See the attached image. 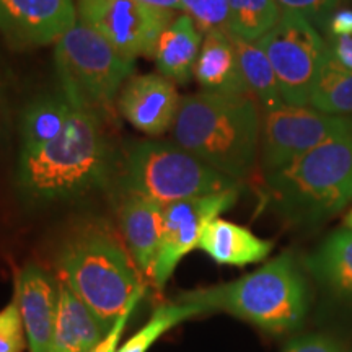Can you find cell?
Masks as SVG:
<instances>
[{"mask_svg":"<svg viewBox=\"0 0 352 352\" xmlns=\"http://www.w3.org/2000/svg\"><path fill=\"white\" fill-rule=\"evenodd\" d=\"M109 164L100 114L74 108L57 138L33 151H20L16 186L33 204L69 201L107 182Z\"/></svg>","mask_w":352,"mask_h":352,"instance_id":"6da1fadb","label":"cell"},{"mask_svg":"<svg viewBox=\"0 0 352 352\" xmlns=\"http://www.w3.org/2000/svg\"><path fill=\"white\" fill-rule=\"evenodd\" d=\"M261 124L252 96L202 90L183 96L171 131L179 147L241 183L256 162Z\"/></svg>","mask_w":352,"mask_h":352,"instance_id":"7a4b0ae2","label":"cell"},{"mask_svg":"<svg viewBox=\"0 0 352 352\" xmlns=\"http://www.w3.org/2000/svg\"><path fill=\"white\" fill-rule=\"evenodd\" d=\"M57 279L72 290L108 329L144 289L140 270L124 240L103 220L74 228L56 256Z\"/></svg>","mask_w":352,"mask_h":352,"instance_id":"3957f363","label":"cell"},{"mask_svg":"<svg viewBox=\"0 0 352 352\" xmlns=\"http://www.w3.org/2000/svg\"><path fill=\"white\" fill-rule=\"evenodd\" d=\"M175 302L196 303L204 314L226 311L283 334L300 328L310 307V292L297 259L292 253H283L240 279L183 292Z\"/></svg>","mask_w":352,"mask_h":352,"instance_id":"277c9868","label":"cell"},{"mask_svg":"<svg viewBox=\"0 0 352 352\" xmlns=\"http://www.w3.org/2000/svg\"><path fill=\"white\" fill-rule=\"evenodd\" d=\"M272 206L296 223H315L352 201V129L266 173Z\"/></svg>","mask_w":352,"mask_h":352,"instance_id":"5b68a950","label":"cell"},{"mask_svg":"<svg viewBox=\"0 0 352 352\" xmlns=\"http://www.w3.org/2000/svg\"><path fill=\"white\" fill-rule=\"evenodd\" d=\"M54 44L60 91L70 104L96 114L111 107L134 70V59L82 21H77Z\"/></svg>","mask_w":352,"mask_h":352,"instance_id":"8992f818","label":"cell"},{"mask_svg":"<svg viewBox=\"0 0 352 352\" xmlns=\"http://www.w3.org/2000/svg\"><path fill=\"white\" fill-rule=\"evenodd\" d=\"M122 186L126 192H135L166 206L240 188V183L204 164L178 144L142 140L127 153Z\"/></svg>","mask_w":352,"mask_h":352,"instance_id":"52a82bcc","label":"cell"},{"mask_svg":"<svg viewBox=\"0 0 352 352\" xmlns=\"http://www.w3.org/2000/svg\"><path fill=\"white\" fill-rule=\"evenodd\" d=\"M274 69L280 95L287 104L305 107L328 54L316 26L296 12H283L274 28L256 41Z\"/></svg>","mask_w":352,"mask_h":352,"instance_id":"ba28073f","label":"cell"},{"mask_svg":"<svg viewBox=\"0 0 352 352\" xmlns=\"http://www.w3.org/2000/svg\"><path fill=\"white\" fill-rule=\"evenodd\" d=\"M351 129V118L331 116L308 104L284 103L267 109L261 124L264 171L271 173Z\"/></svg>","mask_w":352,"mask_h":352,"instance_id":"9c48e42d","label":"cell"},{"mask_svg":"<svg viewBox=\"0 0 352 352\" xmlns=\"http://www.w3.org/2000/svg\"><path fill=\"white\" fill-rule=\"evenodd\" d=\"M77 19L135 59L152 56L158 36L175 19V12L158 10L140 0H76Z\"/></svg>","mask_w":352,"mask_h":352,"instance_id":"30bf717a","label":"cell"},{"mask_svg":"<svg viewBox=\"0 0 352 352\" xmlns=\"http://www.w3.org/2000/svg\"><path fill=\"white\" fill-rule=\"evenodd\" d=\"M239 195L240 188H233L164 206V233L151 271L157 287H164L168 283L178 263L197 248L206 227L220 214L233 208Z\"/></svg>","mask_w":352,"mask_h":352,"instance_id":"8fae6325","label":"cell"},{"mask_svg":"<svg viewBox=\"0 0 352 352\" xmlns=\"http://www.w3.org/2000/svg\"><path fill=\"white\" fill-rule=\"evenodd\" d=\"M77 21L74 0H0V33L20 47L56 43Z\"/></svg>","mask_w":352,"mask_h":352,"instance_id":"7c38bea8","label":"cell"},{"mask_svg":"<svg viewBox=\"0 0 352 352\" xmlns=\"http://www.w3.org/2000/svg\"><path fill=\"white\" fill-rule=\"evenodd\" d=\"M182 96L176 83L162 74L131 76L122 85L118 109L127 122L151 138L173 129Z\"/></svg>","mask_w":352,"mask_h":352,"instance_id":"4fadbf2b","label":"cell"},{"mask_svg":"<svg viewBox=\"0 0 352 352\" xmlns=\"http://www.w3.org/2000/svg\"><path fill=\"white\" fill-rule=\"evenodd\" d=\"M15 298L30 352H50L56 323L57 284L36 264H28L16 274Z\"/></svg>","mask_w":352,"mask_h":352,"instance_id":"5bb4252c","label":"cell"},{"mask_svg":"<svg viewBox=\"0 0 352 352\" xmlns=\"http://www.w3.org/2000/svg\"><path fill=\"white\" fill-rule=\"evenodd\" d=\"M122 240L142 274L151 276L164 233V204L126 192L118 210Z\"/></svg>","mask_w":352,"mask_h":352,"instance_id":"9a60e30c","label":"cell"},{"mask_svg":"<svg viewBox=\"0 0 352 352\" xmlns=\"http://www.w3.org/2000/svg\"><path fill=\"white\" fill-rule=\"evenodd\" d=\"M57 310L50 352H88L109 329L76 294L57 279Z\"/></svg>","mask_w":352,"mask_h":352,"instance_id":"2e32d148","label":"cell"},{"mask_svg":"<svg viewBox=\"0 0 352 352\" xmlns=\"http://www.w3.org/2000/svg\"><path fill=\"white\" fill-rule=\"evenodd\" d=\"M274 243L263 240L252 230L226 219H214L206 227L197 248L208 253L217 264L243 267L263 261Z\"/></svg>","mask_w":352,"mask_h":352,"instance_id":"e0dca14e","label":"cell"},{"mask_svg":"<svg viewBox=\"0 0 352 352\" xmlns=\"http://www.w3.org/2000/svg\"><path fill=\"white\" fill-rule=\"evenodd\" d=\"M202 34L188 15L175 16L158 36L153 47V59L158 72L173 83H188L192 77Z\"/></svg>","mask_w":352,"mask_h":352,"instance_id":"ac0fdd59","label":"cell"},{"mask_svg":"<svg viewBox=\"0 0 352 352\" xmlns=\"http://www.w3.org/2000/svg\"><path fill=\"white\" fill-rule=\"evenodd\" d=\"M192 77L206 91L248 95L241 80L232 36L227 32H210L204 34L192 69Z\"/></svg>","mask_w":352,"mask_h":352,"instance_id":"d6986e66","label":"cell"},{"mask_svg":"<svg viewBox=\"0 0 352 352\" xmlns=\"http://www.w3.org/2000/svg\"><path fill=\"white\" fill-rule=\"evenodd\" d=\"M303 264L334 296L352 298V228L333 232Z\"/></svg>","mask_w":352,"mask_h":352,"instance_id":"ffe728a7","label":"cell"},{"mask_svg":"<svg viewBox=\"0 0 352 352\" xmlns=\"http://www.w3.org/2000/svg\"><path fill=\"white\" fill-rule=\"evenodd\" d=\"M74 107L63 91L34 98L23 109L20 122V151H33L60 134Z\"/></svg>","mask_w":352,"mask_h":352,"instance_id":"44dd1931","label":"cell"},{"mask_svg":"<svg viewBox=\"0 0 352 352\" xmlns=\"http://www.w3.org/2000/svg\"><path fill=\"white\" fill-rule=\"evenodd\" d=\"M230 36L236 52L241 80L245 83L248 95L253 96L258 104H261L264 111L284 104L285 101L280 95L274 69L263 47L256 41H248L233 34Z\"/></svg>","mask_w":352,"mask_h":352,"instance_id":"7402d4cb","label":"cell"},{"mask_svg":"<svg viewBox=\"0 0 352 352\" xmlns=\"http://www.w3.org/2000/svg\"><path fill=\"white\" fill-rule=\"evenodd\" d=\"M308 107L331 116H352V70L341 67L329 52L311 88Z\"/></svg>","mask_w":352,"mask_h":352,"instance_id":"603a6c76","label":"cell"},{"mask_svg":"<svg viewBox=\"0 0 352 352\" xmlns=\"http://www.w3.org/2000/svg\"><path fill=\"white\" fill-rule=\"evenodd\" d=\"M283 12L276 0H228V33L258 41L274 28Z\"/></svg>","mask_w":352,"mask_h":352,"instance_id":"cb8c5ba5","label":"cell"},{"mask_svg":"<svg viewBox=\"0 0 352 352\" xmlns=\"http://www.w3.org/2000/svg\"><path fill=\"white\" fill-rule=\"evenodd\" d=\"M204 314L202 308L196 303H184V302H173L166 305L158 307L151 320L139 329L134 336H131L124 344H122L118 352H147L152 344H155L158 338L176 324L183 323L191 316Z\"/></svg>","mask_w":352,"mask_h":352,"instance_id":"d4e9b609","label":"cell"},{"mask_svg":"<svg viewBox=\"0 0 352 352\" xmlns=\"http://www.w3.org/2000/svg\"><path fill=\"white\" fill-rule=\"evenodd\" d=\"M182 12L195 21L202 34L228 33V0H182Z\"/></svg>","mask_w":352,"mask_h":352,"instance_id":"484cf974","label":"cell"},{"mask_svg":"<svg viewBox=\"0 0 352 352\" xmlns=\"http://www.w3.org/2000/svg\"><path fill=\"white\" fill-rule=\"evenodd\" d=\"M26 333L15 296L0 310V352H23Z\"/></svg>","mask_w":352,"mask_h":352,"instance_id":"4316f807","label":"cell"},{"mask_svg":"<svg viewBox=\"0 0 352 352\" xmlns=\"http://www.w3.org/2000/svg\"><path fill=\"white\" fill-rule=\"evenodd\" d=\"M284 12H296L307 16L314 25L329 20L341 0H276Z\"/></svg>","mask_w":352,"mask_h":352,"instance_id":"83f0119b","label":"cell"},{"mask_svg":"<svg viewBox=\"0 0 352 352\" xmlns=\"http://www.w3.org/2000/svg\"><path fill=\"white\" fill-rule=\"evenodd\" d=\"M284 352H347L340 341L327 334H305L285 342Z\"/></svg>","mask_w":352,"mask_h":352,"instance_id":"f1b7e54d","label":"cell"},{"mask_svg":"<svg viewBox=\"0 0 352 352\" xmlns=\"http://www.w3.org/2000/svg\"><path fill=\"white\" fill-rule=\"evenodd\" d=\"M144 294H145V287L140 289L139 292L131 298L129 305H127V308L124 310V314H122L120 318L116 320V323L113 324V328L109 329L107 336L103 338V341H100L98 344L94 347V349H90L88 352H118V349H120L121 334H122V331H124L127 320H129L131 314H132V311H134V308L139 303L140 298L144 297Z\"/></svg>","mask_w":352,"mask_h":352,"instance_id":"f546056e","label":"cell"},{"mask_svg":"<svg viewBox=\"0 0 352 352\" xmlns=\"http://www.w3.org/2000/svg\"><path fill=\"white\" fill-rule=\"evenodd\" d=\"M328 52L341 67L352 70V34L331 36V41L328 44Z\"/></svg>","mask_w":352,"mask_h":352,"instance_id":"4dcf8cb0","label":"cell"},{"mask_svg":"<svg viewBox=\"0 0 352 352\" xmlns=\"http://www.w3.org/2000/svg\"><path fill=\"white\" fill-rule=\"evenodd\" d=\"M8 134H10V104H8L6 85L0 78V155L7 145Z\"/></svg>","mask_w":352,"mask_h":352,"instance_id":"1f68e13d","label":"cell"},{"mask_svg":"<svg viewBox=\"0 0 352 352\" xmlns=\"http://www.w3.org/2000/svg\"><path fill=\"white\" fill-rule=\"evenodd\" d=\"M328 28L331 36H346L352 34V10L334 12L328 20Z\"/></svg>","mask_w":352,"mask_h":352,"instance_id":"d6a6232c","label":"cell"},{"mask_svg":"<svg viewBox=\"0 0 352 352\" xmlns=\"http://www.w3.org/2000/svg\"><path fill=\"white\" fill-rule=\"evenodd\" d=\"M145 6L158 8V10L176 12L182 10V0H140Z\"/></svg>","mask_w":352,"mask_h":352,"instance_id":"836d02e7","label":"cell"},{"mask_svg":"<svg viewBox=\"0 0 352 352\" xmlns=\"http://www.w3.org/2000/svg\"><path fill=\"white\" fill-rule=\"evenodd\" d=\"M344 223H346V227L352 228V210H349V212H347L346 219H344Z\"/></svg>","mask_w":352,"mask_h":352,"instance_id":"e575fe53","label":"cell"}]
</instances>
